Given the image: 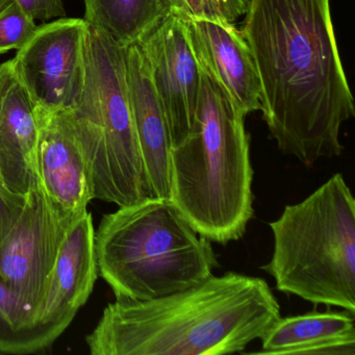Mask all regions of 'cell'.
<instances>
[{
	"label": "cell",
	"instance_id": "2",
	"mask_svg": "<svg viewBox=\"0 0 355 355\" xmlns=\"http://www.w3.org/2000/svg\"><path fill=\"white\" fill-rule=\"evenodd\" d=\"M280 317L263 278L228 272L153 300L116 299L86 343L92 355L232 354Z\"/></svg>",
	"mask_w": 355,
	"mask_h": 355
},
{
	"label": "cell",
	"instance_id": "16",
	"mask_svg": "<svg viewBox=\"0 0 355 355\" xmlns=\"http://www.w3.org/2000/svg\"><path fill=\"white\" fill-rule=\"evenodd\" d=\"M84 1V19L124 47L137 44L172 11L167 0Z\"/></svg>",
	"mask_w": 355,
	"mask_h": 355
},
{
	"label": "cell",
	"instance_id": "4",
	"mask_svg": "<svg viewBox=\"0 0 355 355\" xmlns=\"http://www.w3.org/2000/svg\"><path fill=\"white\" fill-rule=\"evenodd\" d=\"M99 275L116 299L146 301L192 288L220 267L168 198L149 197L107 214L95 230Z\"/></svg>",
	"mask_w": 355,
	"mask_h": 355
},
{
	"label": "cell",
	"instance_id": "14",
	"mask_svg": "<svg viewBox=\"0 0 355 355\" xmlns=\"http://www.w3.org/2000/svg\"><path fill=\"white\" fill-rule=\"evenodd\" d=\"M125 64L135 128L151 193L153 197L170 199L169 130L138 45L125 47Z\"/></svg>",
	"mask_w": 355,
	"mask_h": 355
},
{
	"label": "cell",
	"instance_id": "10",
	"mask_svg": "<svg viewBox=\"0 0 355 355\" xmlns=\"http://www.w3.org/2000/svg\"><path fill=\"white\" fill-rule=\"evenodd\" d=\"M36 117L39 180L53 211L68 227L88 211V205L94 199L90 162L69 111L46 113L36 110Z\"/></svg>",
	"mask_w": 355,
	"mask_h": 355
},
{
	"label": "cell",
	"instance_id": "19",
	"mask_svg": "<svg viewBox=\"0 0 355 355\" xmlns=\"http://www.w3.org/2000/svg\"><path fill=\"white\" fill-rule=\"evenodd\" d=\"M38 26L15 1L0 11V55L19 51L34 36Z\"/></svg>",
	"mask_w": 355,
	"mask_h": 355
},
{
	"label": "cell",
	"instance_id": "17",
	"mask_svg": "<svg viewBox=\"0 0 355 355\" xmlns=\"http://www.w3.org/2000/svg\"><path fill=\"white\" fill-rule=\"evenodd\" d=\"M64 334L55 326L37 325L0 278V353L24 355L51 348Z\"/></svg>",
	"mask_w": 355,
	"mask_h": 355
},
{
	"label": "cell",
	"instance_id": "18",
	"mask_svg": "<svg viewBox=\"0 0 355 355\" xmlns=\"http://www.w3.org/2000/svg\"><path fill=\"white\" fill-rule=\"evenodd\" d=\"M172 11L194 19L234 24L246 13L249 0H167Z\"/></svg>",
	"mask_w": 355,
	"mask_h": 355
},
{
	"label": "cell",
	"instance_id": "6",
	"mask_svg": "<svg viewBox=\"0 0 355 355\" xmlns=\"http://www.w3.org/2000/svg\"><path fill=\"white\" fill-rule=\"evenodd\" d=\"M68 111L90 162L94 199L120 207L153 197L128 94L125 47L89 24L84 88Z\"/></svg>",
	"mask_w": 355,
	"mask_h": 355
},
{
	"label": "cell",
	"instance_id": "3",
	"mask_svg": "<svg viewBox=\"0 0 355 355\" xmlns=\"http://www.w3.org/2000/svg\"><path fill=\"white\" fill-rule=\"evenodd\" d=\"M245 117L200 69L194 123L170 153V200L201 236L217 244L241 240L254 214Z\"/></svg>",
	"mask_w": 355,
	"mask_h": 355
},
{
	"label": "cell",
	"instance_id": "21",
	"mask_svg": "<svg viewBox=\"0 0 355 355\" xmlns=\"http://www.w3.org/2000/svg\"><path fill=\"white\" fill-rule=\"evenodd\" d=\"M26 200L8 193L0 178V242L7 236L19 218Z\"/></svg>",
	"mask_w": 355,
	"mask_h": 355
},
{
	"label": "cell",
	"instance_id": "11",
	"mask_svg": "<svg viewBox=\"0 0 355 355\" xmlns=\"http://www.w3.org/2000/svg\"><path fill=\"white\" fill-rule=\"evenodd\" d=\"M182 17L199 68L221 87L245 116L259 111V74L242 31L234 24Z\"/></svg>",
	"mask_w": 355,
	"mask_h": 355
},
{
	"label": "cell",
	"instance_id": "22",
	"mask_svg": "<svg viewBox=\"0 0 355 355\" xmlns=\"http://www.w3.org/2000/svg\"><path fill=\"white\" fill-rule=\"evenodd\" d=\"M12 1H13V0H0V11H3Z\"/></svg>",
	"mask_w": 355,
	"mask_h": 355
},
{
	"label": "cell",
	"instance_id": "9",
	"mask_svg": "<svg viewBox=\"0 0 355 355\" xmlns=\"http://www.w3.org/2000/svg\"><path fill=\"white\" fill-rule=\"evenodd\" d=\"M163 107L171 147L191 132L200 90V69L187 37L184 17L171 11L138 43Z\"/></svg>",
	"mask_w": 355,
	"mask_h": 355
},
{
	"label": "cell",
	"instance_id": "12",
	"mask_svg": "<svg viewBox=\"0 0 355 355\" xmlns=\"http://www.w3.org/2000/svg\"><path fill=\"white\" fill-rule=\"evenodd\" d=\"M98 275L95 228L86 211L66 228L37 324L65 332L90 298Z\"/></svg>",
	"mask_w": 355,
	"mask_h": 355
},
{
	"label": "cell",
	"instance_id": "8",
	"mask_svg": "<svg viewBox=\"0 0 355 355\" xmlns=\"http://www.w3.org/2000/svg\"><path fill=\"white\" fill-rule=\"evenodd\" d=\"M66 228L39 182L0 242V278L36 324Z\"/></svg>",
	"mask_w": 355,
	"mask_h": 355
},
{
	"label": "cell",
	"instance_id": "15",
	"mask_svg": "<svg viewBox=\"0 0 355 355\" xmlns=\"http://www.w3.org/2000/svg\"><path fill=\"white\" fill-rule=\"evenodd\" d=\"M257 354L355 355V311H313L280 317Z\"/></svg>",
	"mask_w": 355,
	"mask_h": 355
},
{
	"label": "cell",
	"instance_id": "20",
	"mask_svg": "<svg viewBox=\"0 0 355 355\" xmlns=\"http://www.w3.org/2000/svg\"><path fill=\"white\" fill-rule=\"evenodd\" d=\"M34 20L47 22L67 17L63 0H14Z\"/></svg>",
	"mask_w": 355,
	"mask_h": 355
},
{
	"label": "cell",
	"instance_id": "5",
	"mask_svg": "<svg viewBox=\"0 0 355 355\" xmlns=\"http://www.w3.org/2000/svg\"><path fill=\"white\" fill-rule=\"evenodd\" d=\"M274 248L261 267L276 288L355 311V201L340 173L270 222Z\"/></svg>",
	"mask_w": 355,
	"mask_h": 355
},
{
	"label": "cell",
	"instance_id": "1",
	"mask_svg": "<svg viewBox=\"0 0 355 355\" xmlns=\"http://www.w3.org/2000/svg\"><path fill=\"white\" fill-rule=\"evenodd\" d=\"M261 84V109L284 155L303 165L342 155L355 116L330 0H249L242 24Z\"/></svg>",
	"mask_w": 355,
	"mask_h": 355
},
{
	"label": "cell",
	"instance_id": "7",
	"mask_svg": "<svg viewBox=\"0 0 355 355\" xmlns=\"http://www.w3.org/2000/svg\"><path fill=\"white\" fill-rule=\"evenodd\" d=\"M87 28L84 18L42 24L10 60L38 111L57 113L78 105L86 74Z\"/></svg>",
	"mask_w": 355,
	"mask_h": 355
},
{
	"label": "cell",
	"instance_id": "13",
	"mask_svg": "<svg viewBox=\"0 0 355 355\" xmlns=\"http://www.w3.org/2000/svg\"><path fill=\"white\" fill-rule=\"evenodd\" d=\"M38 122L35 103L14 73L0 65V178L8 193L26 200L40 182L37 168Z\"/></svg>",
	"mask_w": 355,
	"mask_h": 355
}]
</instances>
